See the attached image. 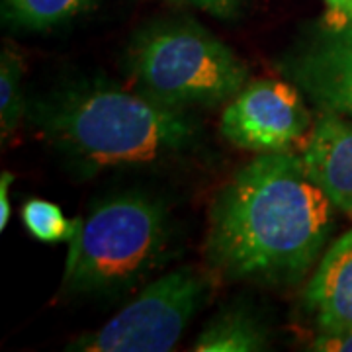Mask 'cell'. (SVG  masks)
Returning <instances> with one entry per match:
<instances>
[{
  "mask_svg": "<svg viewBox=\"0 0 352 352\" xmlns=\"http://www.w3.org/2000/svg\"><path fill=\"white\" fill-rule=\"evenodd\" d=\"M333 210L302 157L258 153L215 198L206 239L208 261L233 280L296 284L325 249Z\"/></svg>",
  "mask_w": 352,
  "mask_h": 352,
  "instance_id": "6da1fadb",
  "label": "cell"
},
{
  "mask_svg": "<svg viewBox=\"0 0 352 352\" xmlns=\"http://www.w3.org/2000/svg\"><path fill=\"white\" fill-rule=\"evenodd\" d=\"M25 113L39 135L85 175L166 163L196 151L204 138L190 110L100 76L53 87L28 102Z\"/></svg>",
  "mask_w": 352,
  "mask_h": 352,
  "instance_id": "7a4b0ae2",
  "label": "cell"
},
{
  "mask_svg": "<svg viewBox=\"0 0 352 352\" xmlns=\"http://www.w3.org/2000/svg\"><path fill=\"white\" fill-rule=\"evenodd\" d=\"M173 219L163 201L145 192H120L78 219L65 258L69 294H116L133 288L173 251Z\"/></svg>",
  "mask_w": 352,
  "mask_h": 352,
  "instance_id": "3957f363",
  "label": "cell"
},
{
  "mask_svg": "<svg viewBox=\"0 0 352 352\" xmlns=\"http://www.w3.org/2000/svg\"><path fill=\"white\" fill-rule=\"evenodd\" d=\"M124 67L139 92L178 110L226 104L251 76L227 43L186 18L139 28L127 43Z\"/></svg>",
  "mask_w": 352,
  "mask_h": 352,
  "instance_id": "277c9868",
  "label": "cell"
},
{
  "mask_svg": "<svg viewBox=\"0 0 352 352\" xmlns=\"http://www.w3.org/2000/svg\"><path fill=\"white\" fill-rule=\"evenodd\" d=\"M210 292L208 278L194 268H175L139 294L120 314L92 333H85L67 351L168 352L184 335Z\"/></svg>",
  "mask_w": 352,
  "mask_h": 352,
  "instance_id": "5b68a950",
  "label": "cell"
},
{
  "mask_svg": "<svg viewBox=\"0 0 352 352\" xmlns=\"http://www.w3.org/2000/svg\"><path fill=\"white\" fill-rule=\"evenodd\" d=\"M311 116L302 90L289 80H249L227 102L219 120L221 135L247 151H286L309 133Z\"/></svg>",
  "mask_w": 352,
  "mask_h": 352,
  "instance_id": "8992f818",
  "label": "cell"
},
{
  "mask_svg": "<svg viewBox=\"0 0 352 352\" xmlns=\"http://www.w3.org/2000/svg\"><path fill=\"white\" fill-rule=\"evenodd\" d=\"M278 67L317 108L352 118V25L335 30L321 24Z\"/></svg>",
  "mask_w": 352,
  "mask_h": 352,
  "instance_id": "52a82bcc",
  "label": "cell"
},
{
  "mask_svg": "<svg viewBox=\"0 0 352 352\" xmlns=\"http://www.w3.org/2000/svg\"><path fill=\"white\" fill-rule=\"evenodd\" d=\"M302 161L333 206L352 215V118L321 113L307 133Z\"/></svg>",
  "mask_w": 352,
  "mask_h": 352,
  "instance_id": "ba28073f",
  "label": "cell"
},
{
  "mask_svg": "<svg viewBox=\"0 0 352 352\" xmlns=\"http://www.w3.org/2000/svg\"><path fill=\"white\" fill-rule=\"evenodd\" d=\"M319 331L352 325V229L329 247L303 292Z\"/></svg>",
  "mask_w": 352,
  "mask_h": 352,
  "instance_id": "9c48e42d",
  "label": "cell"
},
{
  "mask_svg": "<svg viewBox=\"0 0 352 352\" xmlns=\"http://www.w3.org/2000/svg\"><path fill=\"white\" fill-rule=\"evenodd\" d=\"M270 346L268 329L245 307H229L204 327L192 351L198 352H258Z\"/></svg>",
  "mask_w": 352,
  "mask_h": 352,
  "instance_id": "30bf717a",
  "label": "cell"
},
{
  "mask_svg": "<svg viewBox=\"0 0 352 352\" xmlns=\"http://www.w3.org/2000/svg\"><path fill=\"white\" fill-rule=\"evenodd\" d=\"M92 0H6V18L25 30H47L85 12Z\"/></svg>",
  "mask_w": 352,
  "mask_h": 352,
  "instance_id": "8fae6325",
  "label": "cell"
},
{
  "mask_svg": "<svg viewBox=\"0 0 352 352\" xmlns=\"http://www.w3.org/2000/svg\"><path fill=\"white\" fill-rule=\"evenodd\" d=\"M22 59L10 47H4L0 55V129L6 139L20 126V120L28 110L22 90Z\"/></svg>",
  "mask_w": 352,
  "mask_h": 352,
  "instance_id": "7c38bea8",
  "label": "cell"
},
{
  "mask_svg": "<svg viewBox=\"0 0 352 352\" xmlns=\"http://www.w3.org/2000/svg\"><path fill=\"white\" fill-rule=\"evenodd\" d=\"M22 221L25 229L43 243H69L78 227V219H67L57 204L39 198L22 206Z\"/></svg>",
  "mask_w": 352,
  "mask_h": 352,
  "instance_id": "4fadbf2b",
  "label": "cell"
},
{
  "mask_svg": "<svg viewBox=\"0 0 352 352\" xmlns=\"http://www.w3.org/2000/svg\"><path fill=\"white\" fill-rule=\"evenodd\" d=\"M309 351L352 352V325L335 331H319L309 344Z\"/></svg>",
  "mask_w": 352,
  "mask_h": 352,
  "instance_id": "5bb4252c",
  "label": "cell"
},
{
  "mask_svg": "<svg viewBox=\"0 0 352 352\" xmlns=\"http://www.w3.org/2000/svg\"><path fill=\"white\" fill-rule=\"evenodd\" d=\"M170 4L178 6H194L200 8L204 12L212 14L219 20H231L241 12V4L243 0H166Z\"/></svg>",
  "mask_w": 352,
  "mask_h": 352,
  "instance_id": "9a60e30c",
  "label": "cell"
},
{
  "mask_svg": "<svg viewBox=\"0 0 352 352\" xmlns=\"http://www.w3.org/2000/svg\"><path fill=\"white\" fill-rule=\"evenodd\" d=\"M323 24L335 30L352 25V0H325Z\"/></svg>",
  "mask_w": 352,
  "mask_h": 352,
  "instance_id": "2e32d148",
  "label": "cell"
},
{
  "mask_svg": "<svg viewBox=\"0 0 352 352\" xmlns=\"http://www.w3.org/2000/svg\"><path fill=\"white\" fill-rule=\"evenodd\" d=\"M14 182L12 173H2L0 176V229L4 231L8 221H10V198L8 192Z\"/></svg>",
  "mask_w": 352,
  "mask_h": 352,
  "instance_id": "e0dca14e",
  "label": "cell"
}]
</instances>
